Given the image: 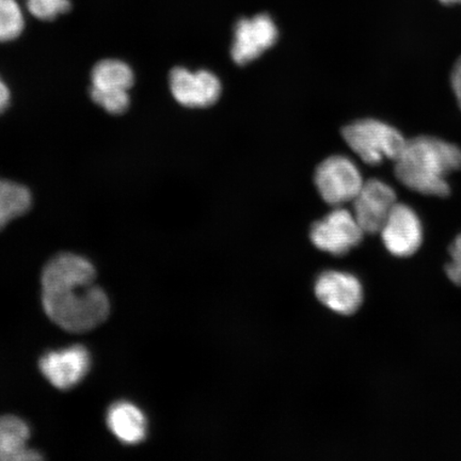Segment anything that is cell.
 Here are the masks:
<instances>
[{"mask_svg":"<svg viewBox=\"0 0 461 461\" xmlns=\"http://www.w3.org/2000/svg\"><path fill=\"white\" fill-rule=\"evenodd\" d=\"M88 259L61 253L46 264L42 274L45 313L68 332L82 333L103 324L111 312L106 293L95 284Z\"/></svg>","mask_w":461,"mask_h":461,"instance_id":"cell-1","label":"cell"},{"mask_svg":"<svg viewBox=\"0 0 461 461\" xmlns=\"http://www.w3.org/2000/svg\"><path fill=\"white\" fill-rule=\"evenodd\" d=\"M461 169V149L432 136L407 140L395 160V176L403 186L429 197L451 194L448 176Z\"/></svg>","mask_w":461,"mask_h":461,"instance_id":"cell-2","label":"cell"},{"mask_svg":"<svg viewBox=\"0 0 461 461\" xmlns=\"http://www.w3.org/2000/svg\"><path fill=\"white\" fill-rule=\"evenodd\" d=\"M346 143L366 164L376 166L396 160L407 140L393 126L375 119L356 121L342 131Z\"/></svg>","mask_w":461,"mask_h":461,"instance_id":"cell-3","label":"cell"},{"mask_svg":"<svg viewBox=\"0 0 461 461\" xmlns=\"http://www.w3.org/2000/svg\"><path fill=\"white\" fill-rule=\"evenodd\" d=\"M134 80V72L128 63L117 59L102 60L91 73L92 100L109 113H123L130 107L129 90Z\"/></svg>","mask_w":461,"mask_h":461,"instance_id":"cell-4","label":"cell"},{"mask_svg":"<svg viewBox=\"0 0 461 461\" xmlns=\"http://www.w3.org/2000/svg\"><path fill=\"white\" fill-rule=\"evenodd\" d=\"M314 180L321 197L334 206L353 202L365 184L358 167L341 155L322 161L316 168Z\"/></svg>","mask_w":461,"mask_h":461,"instance_id":"cell-5","label":"cell"},{"mask_svg":"<svg viewBox=\"0 0 461 461\" xmlns=\"http://www.w3.org/2000/svg\"><path fill=\"white\" fill-rule=\"evenodd\" d=\"M363 235L365 232L354 212L338 207L313 224L310 239L320 250L333 256H343L361 243Z\"/></svg>","mask_w":461,"mask_h":461,"instance_id":"cell-6","label":"cell"},{"mask_svg":"<svg viewBox=\"0 0 461 461\" xmlns=\"http://www.w3.org/2000/svg\"><path fill=\"white\" fill-rule=\"evenodd\" d=\"M383 243L392 256L409 258L424 240V228L418 212L405 203H396L380 230Z\"/></svg>","mask_w":461,"mask_h":461,"instance_id":"cell-7","label":"cell"},{"mask_svg":"<svg viewBox=\"0 0 461 461\" xmlns=\"http://www.w3.org/2000/svg\"><path fill=\"white\" fill-rule=\"evenodd\" d=\"M396 193L389 184L371 178L353 200L354 215L363 232L379 233L395 204Z\"/></svg>","mask_w":461,"mask_h":461,"instance_id":"cell-8","label":"cell"},{"mask_svg":"<svg viewBox=\"0 0 461 461\" xmlns=\"http://www.w3.org/2000/svg\"><path fill=\"white\" fill-rule=\"evenodd\" d=\"M91 356L82 345L50 351L40 359L43 376L57 389L68 390L77 385L88 374Z\"/></svg>","mask_w":461,"mask_h":461,"instance_id":"cell-9","label":"cell"},{"mask_svg":"<svg viewBox=\"0 0 461 461\" xmlns=\"http://www.w3.org/2000/svg\"><path fill=\"white\" fill-rule=\"evenodd\" d=\"M278 36V28L268 14H263L253 16L251 19H241L235 25L230 55L238 65H246L272 48Z\"/></svg>","mask_w":461,"mask_h":461,"instance_id":"cell-10","label":"cell"},{"mask_svg":"<svg viewBox=\"0 0 461 461\" xmlns=\"http://www.w3.org/2000/svg\"><path fill=\"white\" fill-rule=\"evenodd\" d=\"M315 295L328 309L341 315L357 312L363 302L361 282L354 275L327 272L315 284Z\"/></svg>","mask_w":461,"mask_h":461,"instance_id":"cell-11","label":"cell"},{"mask_svg":"<svg viewBox=\"0 0 461 461\" xmlns=\"http://www.w3.org/2000/svg\"><path fill=\"white\" fill-rule=\"evenodd\" d=\"M170 89L183 106L207 107L221 96V84L216 75L209 71L190 72L185 68H176L170 73Z\"/></svg>","mask_w":461,"mask_h":461,"instance_id":"cell-12","label":"cell"},{"mask_svg":"<svg viewBox=\"0 0 461 461\" xmlns=\"http://www.w3.org/2000/svg\"><path fill=\"white\" fill-rule=\"evenodd\" d=\"M106 422L113 435L124 445L134 446L146 439L147 417L135 403L126 401L113 403L108 409Z\"/></svg>","mask_w":461,"mask_h":461,"instance_id":"cell-13","label":"cell"},{"mask_svg":"<svg viewBox=\"0 0 461 461\" xmlns=\"http://www.w3.org/2000/svg\"><path fill=\"white\" fill-rule=\"evenodd\" d=\"M31 429L24 420L14 416L0 417V461H32L41 455L28 447Z\"/></svg>","mask_w":461,"mask_h":461,"instance_id":"cell-14","label":"cell"},{"mask_svg":"<svg viewBox=\"0 0 461 461\" xmlns=\"http://www.w3.org/2000/svg\"><path fill=\"white\" fill-rule=\"evenodd\" d=\"M28 188L15 182L0 180V230L14 219L24 215L32 206Z\"/></svg>","mask_w":461,"mask_h":461,"instance_id":"cell-15","label":"cell"},{"mask_svg":"<svg viewBox=\"0 0 461 461\" xmlns=\"http://www.w3.org/2000/svg\"><path fill=\"white\" fill-rule=\"evenodd\" d=\"M24 27V15L16 0H0V42L19 38Z\"/></svg>","mask_w":461,"mask_h":461,"instance_id":"cell-16","label":"cell"},{"mask_svg":"<svg viewBox=\"0 0 461 461\" xmlns=\"http://www.w3.org/2000/svg\"><path fill=\"white\" fill-rule=\"evenodd\" d=\"M29 13L42 21H53L71 9L70 0H27Z\"/></svg>","mask_w":461,"mask_h":461,"instance_id":"cell-17","label":"cell"},{"mask_svg":"<svg viewBox=\"0 0 461 461\" xmlns=\"http://www.w3.org/2000/svg\"><path fill=\"white\" fill-rule=\"evenodd\" d=\"M446 272L453 284L461 286V234L449 247V261L447 264Z\"/></svg>","mask_w":461,"mask_h":461,"instance_id":"cell-18","label":"cell"},{"mask_svg":"<svg viewBox=\"0 0 461 461\" xmlns=\"http://www.w3.org/2000/svg\"><path fill=\"white\" fill-rule=\"evenodd\" d=\"M451 86L459 108L461 109V57L455 62L451 74Z\"/></svg>","mask_w":461,"mask_h":461,"instance_id":"cell-19","label":"cell"},{"mask_svg":"<svg viewBox=\"0 0 461 461\" xmlns=\"http://www.w3.org/2000/svg\"><path fill=\"white\" fill-rule=\"evenodd\" d=\"M10 104V91L7 85L0 78V113H4L8 108Z\"/></svg>","mask_w":461,"mask_h":461,"instance_id":"cell-20","label":"cell"},{"mask_svg":"<svg viewBox=\"0 0 461 461\" xmlns=\"http://www.w3.org/2000/svg\"><path fill=\"white\" fill-rule=\"evenodd\" d=\"M440 3L447 5H459L461 4V0H439Z\"/></svg>","mask_w":461,"mask_h":461,"instance_id":"cell-21","label":"cell"}]
</instances>
